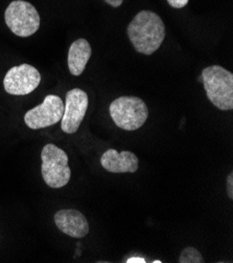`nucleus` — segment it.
<instances>
[{
  "mask_svg": "<svg viewBox=\"0 0 233 263\" xmlns=\"http://www.w3.org/2000/svg\"><path fill=\"white\" fill-rule=\"evenodd\" d=\"M103 2L111 6L112 8H119L122 5L123 0H103Z\"/></svg>",
  "mask_w": 233,
  "mask_h": 263,
  "instance_id": "2eb2a0df",
  "label": "nucleus"
},
{
  "mask_svg": "<svg viewBox=\"0 0 233 263\" xmlns=\"http://www.w3.org/2000/svg\"><path fill=\"white\" fill-rule=\"evenodd\" d=\"M227 194L230 199H233V172L227 176Z\"/></svg>",
  "mask_w": 233,
  "mask_h": 263,
  "instance_id": "4468645a",
  "label": "nucleus"
},
{
  "mask_svg": "<svg viewBox=\"0 0 233 263\" xmlns=\"http://www.w3.org/2000/svg\"><path fill=\"white\" fill-rule=\"evenodd\" d=\"M57 228L73 238H83L89 233V223L86 217L76 210H60L55 215Z\"/></svg>",
  "mask_w": 233,
  "mask_h": 263,
  "instance_id": "1a4fd4ad",
  "label": "nucleus"
},
{
  "mask_svg": "<svg viewBox=\"0 0 233 263\" xmlns=\"http://www.w3.org/2000/svg\"><path fill=\"white\" fill-rule=\"evenodd\" d=\"M64 114V102L56 95H48L44 101L29 110L24 116V122L31 129L37 130L59 123Z\"/></svg>",
  "mask_w": 233,
  "mask_h": 263,
  "instance_id": "423d86ee",
  "label": "nucleus"
},
{
  "mask_svg": "<svg viewBox=\"0 0 233 263\" xmlns=\"http://www.w3.org/2000/svg\"><path fill=\"white\" fill-rule=\"evenodd\" d=\"M8 28L18 37L27 38L38 32L41 18L37 9L24 0H14L6 10Z\"/></svg>",
  "mask_w": 233,
  "mask_h": 263,
  "instance_id": "39448f33",
  "label": "nucleus"
},
{
  "mask_svg": "<svg viewBox=\"0 0 233 263\" xmlns=\"http://www.w3.org/2000/svg\"><path fill=\"white\" fill-rule=\"evenodd\" d=\"M138 162V157L131 151L118 152L109 149L100 157L101 167L111 173H135Z\"/></svg>",
  "mask_w": 233,
  "mask_h": 263,
  "instance_id": "9d476101",
  "label": "nucleus"
},
{
  "mask_svg": "<svg viewBox=\"0 0 233 263\" xmlns=\"http://www.w3.org/2000/svg\"><path fill=\"white\" fill-rule=\"evenodd\" d=\"M202 82L207 98L221 110L233 108V73L220 65L203 69Z\"/></svg>",
  "mask_w": 233,
  "mask_h": 263,
  "instance_id": "f03ea898",
  "label": "nucleus"
},
{
  "mask_svg": "<svg viewBox=\"0 0 233 263\" xmlns=\"http://www.w3.org/2000/svg\"><path fill=\"white\" fill-rule=\"evenodd\" d=\"M41 160L42 177L46 185L53 189L66 186L71 177L66 152L54 144H47L42 149Z\"/></svg>",
  "mask_w": 233,
  "mask_h": 263,
  "instance_id": "20e7f679",
  "label": "nucleus"
},
{
  "mask_svg": "<svg viewBox=\"0 0 233 263\" xmlns=\"http://www.w3.org/2000/svg\"><path fill=\"white\" fill-rule=\"evenodd\" d=\"M189 0H167L168 5L174 9H183L187 6Z\"/></svg>",
  "mask_w": 233,
  "mask_h": 263,
  "instance_id": "ddd939ff",
  "label": "nucleus"
},
{
  "mask_svg": "<svg viewBox=\"0 0 233 263\" xmlns=\"http://www.w3.org/2000/svg\"><path fill=\"white\" fill-rule=\"evenodd\" d=\"M92 49L90 43L86 39H77L69 47L68 50V68L72 76H81L91 58Z\"/></svg>",
  "mask_w": 233,
  "mask_h": 263,
  "instance_id": "9b49d317",
  "label": "nucleus"
},
{
  "mask_svg": "<svg viewBox=\"0 0 233 263\" xmlns=\"http://www.w3.org/2000/svg\"><path fill=\"white\" fill-rule=\"evenodd\" d=\"M154 262H155V263H159V262L161 263V261H159V260H156V261H154Z\"/></svg>",
  "mask_w": 233,
  "mask_h": 263,
  "instance_id": "f3484780",
  "label": "nucleus"
},
{
  "mask_svg": "<svg viewBox=\"0 0 233 263\" xmlns=\"http://www.w3.org/2000/svg\"><path fill=\"white\" fill-rule=\"evenodd\" d=\"M180 263H203L204 259L201 253L192 247L185 248L179 257Z\"/></svg>",
  "mask_w": 233,
  "mask_h": 263,
  "instance_id": "f8f14e48",
  "label": "nucleus"
},
{
  "mask_svg": "<svg viewBox=\"0 0 233 263\" xmlns=\"http://www.w3.org/2000/svg\"><path fill=\"white\" fill-rule=\"evenodd\" d=\"M109 111L115 125L126 131L139 129L149 117L146 104L138 97L117 98L110 104Z\"/></svg>",
  "mask_w": 233,
  "mask_h": 263,
  "instance_id": "7ed1b4c3",
  "label": "nucleus"
},
{
  "mask_svg": "<svg viewBox=\"0 0 233 263\" xmlns=\"http://www.w3.org/2000/svg\"><path fill=\"white\" fill-rule=\"evenodd\" d=\"M41 82L39 70L30 65L21 64L10 68L4 79V86L8 93L25 96L33 92Z\"/></svg>",
  "mask_w": 233,
  "mask_h": 263,
  "instance_id": "0eeeda50",
  "label": "nucleus"
},
{
  "mask_svg": "<svg viewBox=\"0 0 233 263\" xmlns=\"http://www.w3.org/2000/svg\"><path fill=\"white\" fill-rule=\"evenodd\" d=\"M88 96L80 89L73 88L66 93L64 114L61 119V128L66 134H74L79 130L88 108Z\"/></svg>",
  "mask_w": 233,
  "mask_h": 263,
  "instance_id": "6e6552de",
  "label": "nucleus"
},
{
  "mask_svg": "<svg viewBox=\"0 0 233 263\" xmlns=\"http://www.w3.org/2000/svg\"><path fill=\"white\" fill-rule=\"evenodd\" d=\"M126 263H145V260L143 258H137V257H134V258H130L126 260Z\"/></svg>",
  "mask_w": 233,
  "mask_h": 263,
  "instance_id": "dca6fc26",
  "label": "nucleus"
},
{
  "mask_svg": "<svg viewBox=\"0 0 233 263\" xmlns=\"http://www.w3.org/2000/svg\"><path fill=\"white\" fill-rule=\"evenodd\" d=\"M126 34L136 51L150 56L161 46L165 38V25L159 15L143 10L129 23Z\"/></svg>",
  "mask_w": 233,
  "mask_h": 263,
  "instance_id": "f257e3e1",
  "label": "nucleus"
}]
</instances>
